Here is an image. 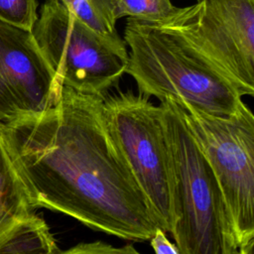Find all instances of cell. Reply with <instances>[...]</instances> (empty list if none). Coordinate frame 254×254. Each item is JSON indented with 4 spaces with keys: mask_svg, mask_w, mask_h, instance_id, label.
Segmentation results:
<instances>
[{
    "mask_svg": "<svg viewBox=\"0 0 254 254\" xmlns=\"http://www.w3.org/2000/svg\"><path fill=\"white\" fill-rule=\"evenodd\" d=\"M34 209L64 213L125 240H150L159 223L107 130L103 96L63 85L40 114L0 124Z\"/></svg>",
    "mask_w": 254,
    "mask_h": 254,
    "instance_id": "cell-1",
    "label": "cell"
},
{
    "mask_svg": "<svg viewBox=\"0 0 254 254\" xmlns=\"http://www.w3.org/2000/svg\"><path fill=\"white\" fill-rule=\"evenodd\" d=\"M123 40L129 48L125 73L140 93L217 117H229L245 104L235 81L175 29L127 19Z\"/></svg>",
    "mask_w": 254,
    "mask_h": 254,
    "instance_id": "cell-2",
    "label": "cell"
},
{
    "mask_svg": "<svg viewBox=\"0 0 254 254\" xmlns=\"http://www.w3.org/2000/svg\"><path fill=\"white\" fill-rule=\"evenodd\" d=\"M168 150L172 233L180 254H238L216 178L189 131L178 104L161 101Z\"/></svg>",
    "mask_w": 254,
    "mask_h": 254,
    "instance_id": "cell-3",
    "label": "cell"
},
{
    "mask_svg": "<svg viewBox=\"0 0 254 254\" xmlns=\"http://www.w3.org/2000/svg\"><path fill=\"white\" fill-rule=\"evenodd\" d=\"M175 102L216 178L239 246L254 237V115L246 104L217 117Z\"/></svg>",
    "mask_w": 254,
    "mask_h": 254,
    "instance_id": "cell-4",
    "label": "cell"
},
{
    "mask_svg": "<svg viewBox=\"0 0 254 254\" xmlns=\"http://www.w3.org/2000/svg\"><path fill=\"white\" fill-rule=\"evenodd\" d=\"M132 90L103 96V116L111 139L143 192L159 227H172L168 150L162 108Z\"/></svg>",
    "mask_w": 254,
    "mask_h": 254,
    "instance_id": "cell-5",
    "label": "cell"
},
{
    "mask_svg": "<svg viewBox=\"0 0 254 254\" xmlns=\"http://www.w3.org/2000/svg\"><path fill=\"white\" fill-rule=\"evenodd\" d=\"M59 83L104 96L126 72L128 59L77 20L58 0H47L32 30Z\"/></svg>",
    "mask_w": 254,
    "mask_h": 254,
    "instance_id": "cell-6",
    "label": "cell"
},
{
    "mask_svg": "<svg viewBox=\"0 0 254 254\" xmlns=\"http://www.w3.org/2000/svg\"><path fill=\"white\" fill-rule=\"evenodd\" d=\"M254 94V0H196L166 22Z\"/></svg>",
    "mask_w": 254,
    "mask_h": 254,
    "instance_id": "cell-7",
    "label": "cell"
},
{
    "mask_svg": "<svg viewBox=\"0 0 254 254\" xmlns=\"http://www.w3.org/2000/svg\"><path fill=\"white\" fill-rule=\"evenodd\" d=\"M62 87L32 32L0 21V124L45 112Z\"/></svg>",
    "mask_w": 254,
    "mask_h": 254,
    "instance_id": "cell-8",
    "label": "cell"
},
{
    "mask_svg": "<svg viewBox=\"0 0 254 254\" xmlns=\"http://www.w3.org/2000/svg\"><path fill=\"white\" fill-rule=\"evenodd\" d=\"M34 210L0 132V242Z\"/></svg>",
    "mask_w": 254,
    "mask_h": 254,
    "instance_id": "cell-9",
    "label": "cell"
},
{
    "mask_svg": "<svg viewBox=\"0 0 254 254\" xmlns=\"http://www.w3.org/2000/svg\"><path fill=\"white\" fill-rule=\"evenodd\" d=\"M47 222L35 212L20 221L0 242V254H59Z\"/></svg>",
    "mask_w": 254,
    "mask_h": 254,
    "instance_id": "cell-10",
    "label": "cell"
},
{
    "mask_svg": "<svg viewBox=\"0 0 254 254\" xmlns=\"http://www.w3.org/2000/svg\"><path fill=\"white\" fill-rule=\"evenodd\" d=\"M121 57L128 59L127 46L115 28L109 0H58Z\"/></svg>",
    "mask_w": 254,
    "mask_h": 254,
    "instance_id": "cell-11",
    "label": "cell"
},
{
    "mask_svg": "<svg viewBox=\"0 0 254 254\" xmlns=\"http://www.w3.org/2000/svg\"><path fill=\"white\" fill-rule=\"evenodd\" d=\"M109 4L116 21L126 17L153 24L166 22L179 9L171 0H109Z\"/></svg>",
    "mask_w": 254,
    "mask_h": 254,
    "instance_id": "cell-12",
    "label": "cell"
},
{
    "mask_svg": "<svg viewBox=\"0 0 254 254\" xmlns=\"http://www.w3.org/2000/svg\"><path fill=\"white\" fill-rule=\"evenodd\" d=\"M37 0H0V21L31 31L38 19Z\"/></svg>",
    "mask_w": 254,
    "mask_h": 254,
    "instance_id": "cell-13",
    "label": "cell"
},
{
    "mask_svg": "<svg viewBox=\"0 0 254 254\" xmlns=\"http://www.w3.org/2000/svg\"><path fill=\"white\" fill-rule=\"evenodd\" d=\"M59 254H142L132 244H127L121 247L111 244L94 241L76 244L67 250L61 251Z\"/></svg>",
    "mask_w": 254,
    "mask_h": 254,
    "instance_id": "cell-14",
    "label": "cell"
},
{
    "mask_svg": "<svg viewBox=\"0 0 254 254\" xmlns=\"http://www.w3.org/2000/svg\"><path fill=\"white\" fill-rule=\"evenodd\" d=\"M150 244L155 254H180L177 245L168 239L166 231L160 227L155 230L153 236L150 238Z\"/></svg>",
    "mask_w": 254,
    "mask_h": 254,
    "instance_id": "cell-15",
    "label": "cell"
},
{
    "mask_svg": "<svg viewBox=\"0 0 254 254\" xmlns=\"http://www.w3.org/2000/svg\"><path fill=\"white\" fill-rule=\"evenodd\" d=\"M254 237L244 241L238 247V254H253Z\"/></svg>",
    "mask_w": 254,
    "mask_h": 254,
    "instance_id": "cell-16",
    "label": "cell"
}]
</instances>
